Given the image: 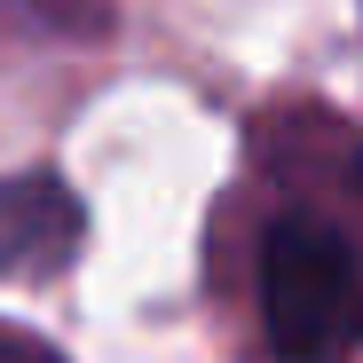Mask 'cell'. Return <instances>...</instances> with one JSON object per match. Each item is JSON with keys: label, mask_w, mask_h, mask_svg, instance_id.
<instances>
[{"label": "cell", "mask_w": 363, "mask_h": 363, "mask_svg": "<svg viewBox=\"0 0 363 363\" xmlns=\"http://www.w3.org/2000/svg\"><path fill=\"white\" fill-rule=\"evenodd\" d=\"M261 324L284 363H347L363 347V261L347 229L292 213L261 245Z\"/></svg>", "instance_id": "1"}, {"label": "cell", "mask_w": 363, "mask_h": 363, "mask_svg": "<svg viewBox=\"0 0 363 363\" xmlns=\"http://www.w3.org/2000/svg\"><path fill=\"white\" fill-rule=\"evenodd\" d=\"M79 253V198L55 174L0 182V277H55Z\"/></svg>", "instance_id": "2"}, {"label": "cell", "mask_w": 363, "mask_h": 363, "mask_svg": "<svg viewBox=\"0 0 363 363\" xmlns=\"http://www.w3.org/2000/svg\"><path fill=\"white\" fill-rule=\"evenodd\" d=\"M0 363H64L55 347H40V340H16V332H0Z\"/></svg>", "instance_id": "3"}]
</instances>
